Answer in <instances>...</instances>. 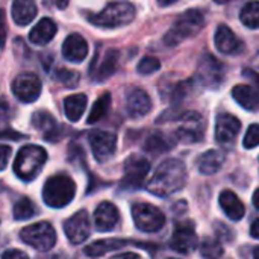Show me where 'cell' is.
Segmentation results:
<instances>
[{
  "mask_svg": "<svg viewBox=\"0 0 259 259\" xmlns=\"http://www.w3.org/2000/svg\"><path fill=\"white\" fill-rule=\"evenodd\" d=\"M187 184V168L178 159L164 161L153 173L147 190L159 197H167L182 190Z\"/></svg>",
  "mask_w": 259,
  "mask_h": 259,
  "instance_id": "cell-1",
  "label": "cell"
},
{
  "mask_svg": "<svg viewBox=\"0 0 259 259\" xmlns=\"http://www.w3.org/2000/svg\"><path fill=\"white\" fill-rule=\"evenodd\" d=\"M74 194H76V184L65 173H59L49 178L42 188L44 203L56 209L67 206L74 199Z\"/></svg>",
  "mask_w": 259,
  "mask_h": 259,
  "instance_id": "cell-2",
  "label": "cell"
},
{
  "mask_svg": "<svg viewBox=\"0 0 259 259\" xmlns=\"http://www.w3.org/2000/svg\"><path fill=\"white\" fill-rule=\"evenodd\" d=\"M135 6L129 2H112L103 11L94 15H88L91 24L103 29H117L127 26L135 18Z\"/></svg>",
  "mask_w": 259,
  "mask_h": 259,
  "instance_id": "cell-3",
  "label": "cell"
},
{
  "mask_svg": "<svg viewBox=\"0 0 259 259\" xmlns=\"http://www.w3.org/2000/svg\"><path fill=\"white\" fill-rule=\"evenodd\" d=\"M203 24H205V17L200 11H197V9L185 11L184 14H181L176 18L171 29L165 33V36H164L165 46L173 47V46H178L182 41L194 36L196 33L200 32Z\"/></svg>",
  "mask_w": 259,
  "mask_h": 259,
  "instance_id": "cell-4",
  "label": "cell"
},
{
  "mask_svg": "<svg viewBox=\"0 0 259 259\" xmlns=\"http://www.w3.org/2000/svg\"><path fill=\"white\" fill-rule=\"evenodd\" d=\"M46 161H47L46 150L39 146L29 144L18 152L14 162V171L21 181L30 182L38 176Z\"/></svg>",
  "mask_w": 259,
  "mask_h": 259,
  "instance_id": "cell-5",
  "label": "cell"
},
{
  "mask_svg": "<svg viewBox=\"0 0 259 259\" xmlns=\"http://www.w3.org/2000/svg\"><path fill=\"white\" fill-rule=\"evenodd\" d=\"M20 238L27 246L39 252H49L56 243V232L49 222H39L24 228L20 232Z\"/></svg>",
  "mask_w": 259,
  "mask_h": 259,
  "instance_id": "cell-6",
  "label": "cell"
},
{
  "mask_svg": "<svg viewBox=\"0 0 259 259\" xmlns=\"http://www.w3.org/2000/svg\"><path fill=\"white\" fill-rule=\"evenodd\" d=\"M132 217L135 222V226L147 234L158 232L164 223L165 217L164 214L150 203H137L132 206Z\"/></svg>",
  "mask_w": 259,
  "mask_h": 259,
  "instance_id": "cell-7",
  "label": "cell"
},
{
  "mask_svg": "<svg viewBox=\"0 0 259 259\" xmlns=\"http://www.w3.org/2000/svg\"><path fill=\"white\" fill-rule=\"evenodd\" d=\"M150 170V164L146 158L140 155H132L124 162V178H123V188L137 190L143 185L147 173Z\"/></svg>",
  "mask_w": 259,
  "mask_h": 259,
  "instance_id": "cell-8",
  "label": "cell"
},
{
  "mask_svg": "<svg viewBox=\"0 0 259 259\" xmlns=\"http://www.w3.org/2000/svg\"><path fill=\"white\" fill-rule=\"evenodd\" d=\"M41 80L33 73H21L12 82V93L23 103L35 102L41 94Z\"/></svg>",
  "mask_w": 259,
  "mask_h": 259,
  "instance_id": "cell-9",
  "label": "cell"
},
{
  "mask_svg": "<svg viewBox=\"0 0 259 259\" xmlns=\"http://www.w3.org/2000/svg\"><path fill=\"white\" fill-rule=\"evenodd\" d=\"M88 141L93 150L94 158L99 162H105L109 158H112V155L115 153L117 149V137L112 132H106V131H91L88 134Z\"/></svg>",
  "mask_w": 259,
  "mask_h": 259,
  "instance_id": "cell-10",
  "label": "cell"
},
{
  "mask_svg": "<svg viewBox=\"0 0 259 259\" xmlns=\"http://www.w3.org/2000/svg\"><path fill=\"white\" fill-rule=\"evenodd\" d=\"M170 246L173 250L179 253H191L197 246V234L193 222H181L175 226L173 237L170 240Z\"/></svg>",
  "mask_w": 259,
  "mask_h": 259,
  "instance_id": "cell-11",
  "label": "cell"
},
{
  "mask_svg": "<svg viewBox=\"0 0 259 259\" xmlns=\"http://www.w3.org/2000/svg\"><path fill=\"white\" fill-rule=\"evenodd\" d=\"M90 215L85 209L77 211L64 223V232L71 244H80L90 237Z\"/></svg>",
  "mask_w": 259,
  "mask_h": 259,
  "instance_id": "cell-12",
  "label": "cell"
},
{
  "mask_svg": "<svg viewBox=\"0 0 259 259\" xmlns=\"http://www.w3.org/2000/svg\"><path fill=\"white\" fill-rule=\"evenodd\" d=\"M214 42H215V47L219 49V52H222L225 55H240L244 50V42L232 32L231 27H228L225 24L217 27Z\"/></svg>",
  "mask_w": 259,
  "mask_h": 259,
  "instance_id": "cell-13",
  "label": "cell"
},
{
  "mask_svg": "<svg viewBox=\"0 0 259 259\" xmlns=\"http://www.w3.org/2000/svg\"><path fill=\"white\" fill-rule=\"evenodd\" d=\"M126 109L134 118L144 117L152 109V100L149 94L141 88H131L126 93Z\"/></svg>",
  "mask_w": 259,
  "mask_h": 259,
  "instance_id": "cell-14",
  "label": "cell"
},
{
  "mask_svg": "<svg viewBox=\"0 0 259 259\" xmlns=\"http://www.w3.org/2000/svg\"><path fill=\"white\" fill-rule=\"evenodd\" d=\"M241 129V121L232 114H220L215 120V138L222 144L232 143Z\"/></svg>",
  "mask_w": 259,
  "mask_h": 259,
  "instance_id": "cell-15",
  "label": "cell"
},
{
  "mask_svg": "<svg viewBox=\"0 0 259 259\" xmlns=\"http://www.w3.org/2000/svg\"><path fill=\"white\" fill-rule=\"evenodd\" d=\"M120 59V52L115 49H109L105 56L102 58L99 65H91L90 68V76L94 82H105L108 80L117 70Z\"/></svg>",
  "mask_w": 259,
  "mask_h": 259,
  "instance_id": "cell-16",
  "label": "cell"
},
{
  "mask_svg": "<svg viewBox=\"0 0 259 259\" xmlns=\"http://www.w3.org/2000/svg\"><path fill=\"white\" fill-rule=\"evenodd\" d=\"M120 222V214L111 202H102L94 212V226L99 232L112 231Z\"/></svg>",
  "mask_w": 259,
  "mask_h": 259,
  "instance_id": "cell-17",
  "label": "cell"
},
{
  "mask_svg": "<svg viewBox=\"0 0 259 259\" xmlns=\"http://www.w3.org/2000/svg\"><path fill=\"white\" fill-rule=\"evenodd\" d=\"M88 55V42L79 33H71L62 44V56L68 62H82Z\"/></svg>",
  "mask_w": 259,
  "mask_h": 259,
  "instance_id": "cell-18",
  "label": "cell"
},
{
  "mask_svg": "<svg viewBox=\"0 0 259 259\" xmlns=\"http://www.w3.org/2000/svg\"><path fill=\"white\" fill-rule=\"evenodd\" d=\"M32 126L41 131L47 141H56L62 137V124L59 126L55 117L47 111H36L32 115Z\"/></svg>",
  "mask_w": 259,
  "mask_h": 259,
  "instance_id": "cell-19",
  "label": "cell"
},
{
  "mask_svg": "<svg viewBox=\"0 0 259 259\" xmlns=\"http://www.w3.org/2000/svg\"><path fill=\"white\" fill-rule=\"evenodd\" d=\"M199 77L208 87L219 85V82L223 77V71H222V64L217 61V58L211 55H205L202 58L199 64Z\"/></svg>",
  "mask_w": 259,
  "mask_h": 259,
  "instance_id": "cell-20",
  "label": "cell"
},
{
  "mask_svg": "<svg viewBox=\"0 0 259 259\" xmlns=\"http://www.w3.org/2000/svg\"><path fill=\"white\" fill-rule=\"evenodd\" d=\"M200 115L196 112H188L184 115V126L179 127L178 137L185 141V143H196L202 140L203 135V127L200 126Z\"/></svg>",
  "mask_w": 259,
  "mask_h": 259,
  "instance_id": "cell-21",
  "label": "cell"
},
{
  "mask_svg": "<svg viewBox=\"0 0 259 259\" xmlns=\"http://www.w3.org/2000/svg\"><path fill=\"white\" fill-rule=\"evenodd\" d=\"M219 202H220L222 209L228 215V219H231L232 222H240L244 217V214H246L244 205L234 191H231V190L222 191Z\"/></svg>",
  "mask_w": 259,
  "mask_h": 259,
  "instance_id": "cell-22",
  "label": "cell"
},
{
  "mask_svg": "<svg viewBox=\"0 0 259 259\" xmlns=\"http://www.w3.org/2000/svg\"><path fill=\"white\" fill-rule=\"evenodd\" d=\"M56 30H58L56 23L52 18H41L30 30L29 39H30V42H33L36 46H46L55 38Z\"/></svg>",
  "mask_w": 259,
  "mask_h": 259,
  "instance_id": "cell-23",
  "label": "cell"
},
{
  "mask_svg": "<svg viewBox=\"0 0 259 259\" xmlns=\"http://www.w3.org/2000/svg\"><path fill=\"white\" fill-rule=\"evenodd\" d=\"M232 96L238 105L247 111L259 109V90L252 85H237L232 90Z\"/></svg>",
  "mask_w": 259,
  "mask_h": 259,
  "instance_id": "cell-24",
  "label": "cell"
},
{
  "mask_svg": "<svg viewBox=\"0 0 259 259\" xmlns=\"http://www.w3.org/2000/svg\"><path fill=\"white\" fill-rule=\"evenodd\" d=\"M35 0H14L12 3V20L18 26H27L36 17Z\"/></svg>",
  "mask_w": 259,
  "mask_h": 259,
  "instance_id": "cell-25",
  "label": "cell"
},
{
  "mask_svg": "<svg viewBox=\"0 0 259 259\" xmlns=\"http://www.w3.org/2000/svg\"><path fill=\"white\" fill-rule=\"evenodd\" d=\"M223 162H225V155L220 150L212 149V150H208V152L200 155L197 167H199V171L202 175L209 176V175L217 173L222 168Z\"/></svg>",
  "mask_w": 259,
  "mask_h": 259,
  "instance_id": "cell-26",
  "label": "cell"
},
{
  "mask_svg": "<svg viewBox=\"0 0 259 259\" xmlns=\"http://www.w3.org/2000/svg\"><path fill=\"white\" fill-rule=\"evenodd\" d=\"M88 99L85 94H73L64 100V111L70 121H79L85 112Z\"/></svg>",
  "mask_w": 259,
  "mask_h": 259,
  "instance_id": "cell-27",
  "label": "cell"
},
{
  "mask_svg": "<svg viewBox=\"0 0 259 259\" xmlns=\"http://www.w3.org/2000/svg\"><path fill=\"white\" fill-rule=\"evenodd\" d=\"M124 244H126V241L115 240V238L100 240V241H96V243L87 246V247H85V255L90 256V258H97V256L105 255V253L109 252V250H117V249H120V247L124 246Z\"/></svg>",
  "mask_w": 259,
  "mask_h": 259,
  "instance_id": "cell-28",
  "label": "cell"
},
{
  "mask_svg": "<svg viewBox=\"0 0 259 259\" xmlns=\"http://www.w3.org/2000/svg\"><path fill=\"white\" fill-rule=\"evenodd\" d=\"M241 23L249 29H259V2H249L240 12Z\"/></svg>",
  "mask_w": 259,
  "mask_h": 259,
  "instance_id": "cell-29",
  "label": "cell"
},
{
  "mask_svg": "<svg viewBox=\"0 0 259 259\" xmlns=\"http://www.w3.org/2000/svg\"><path fill=\"white\" fill-rule=\"evenodd\" d=\"M109 106H111V94H109V93H105L102 97H99V99L96 100V103H94V106H93V109H91V112H90L87 121H88L90 124L97 123L99 120H102V118L106 115Z\"/></svg>",
  "mask_w": 259,
  "mask_h": 259,
  "instance_id": "cell-30",
  "label": "cell"
},
{
  "mask_svg": "<svg viewBox=\"0 0 259 259\" xmlns=\"http://www.w3.org/2000/svg\"><path fill=\"white\" fill-rule=\"evenodd\" d=\"M36 212H38V209H36L35 203L27 197L20 199L14 206V219L15 220H29Z\"/></svg>",
  "mask_w": 259,
  "mask_h": 259,
  "instance_id": "cell-31",
  "label": "cell"
},
{
  "mask_svg": "<svg viewBox=\"0 0 259 259\" xmlns=\"http://www.w3.org/2000/svg\"><path fill=\"white\" fill-rule=\"evenodd\" d=\"M200 255L206 259H217L223 255V247L217 240L205 238L200 243Z\"/></svg>",
  "mask_w": 259,
  "mask_h": 259,
  "instance_id": "cell-32",
  "label": "cell"
},
{
  "mask_svg": "<svg viewBox=\"0 0 259 259\" xmlns=\"http://www.w3.org/2000/svg\"><path fill=\"white\" fill-rule=\"evenodd\" d=\"M173 144L168 141V138L162 134H156V135H152L147 143H146V150L147 152H152V153H161V152H167Z\"/></svg>",
  "mask_w": 259,
  "mask_h": 259,
  "instance_id": "cell-33",
  "label": "cell"
},
{
  "mask_svg": "<svg viewBox=\"0 0 259 259\" xmlns=\"http://www.w3.org/2000/svg\"><path fill=\"white\" fill-rule=\"evenodd\" d=\"M55 79H56L58 82H61V83H62L64 87H67V88H74V87H77L80 76H79V73L74 71V70L58 68V70L55 71Z\"/></svg>",
  "mask_w": 259,
  "mask_h": 259,
  "instance_id": "cell-34",
  "label": "cell"
},
{
  "mask_svg": "<svg viewBox=\"0 0 259 259\" xmlns=\"http://www.w3.org/2000/svg\"><path fill=\"white\" fill-rule=\"evenodd\" d=\"M159 68H161V62H159V59H156L153 56L143 58L140 61L138 67H137V70H138L140 74H152V73L158 71Z\"/></svg>",
  "mask_w": 259,
  "mask_h": 259,
  "instance_id": "cell-35",
  "label": "cell"
},
{
  "mask_svg": "<svg viewBox=\"0 0 259 259\" xmlns=\"http://www.w3.org/2000/svg\"><path fill=\"white\" fill-rule=\"evenodd\" d=\"M243 146L246 149H255L256 146H259V124H252L247 129L246 137L243 140Z\"/></svg>",
  "mask_w": 259,
  "mask_h": 259,
  "instance_id": "cell-36",
  "label": "cell"
},
{
  "mask_svg": "<svg viewBox=\"0 0 259 259\" xmlns=\"http://www.w3.org/2000/svg\"><path fill=\"white\" fill-rule=\"evenodd\" d=\"M6 35H8V27H6V14L3 9H0V49L5 47L6 42Z\"/></svg>",
  "mask_w": 259,
  "mask_h": 259,
  "instance_id": "cell-37",
  "label": "cell"
},
{
  "mask_svg": "<svg viewBox=\"0 0 259 259\" xmlns=\"http://www.w3.org/2000/svg\"><path fill=\"white\" fill-rule=\"evenodd\" d=\"M11 153H12V150L9 146H0V171L6 168L9 158H11Z\"/></svg>",
  "mask_w": 259,
  "mask_h": 259,
  "instance_id": "cell-38",
  "label": "cell"
},
{
  "mask_svg": "<svg viewBox=\"0 0 259 259\" xmlns=\"http://www.w3.org/2000/svg\"><path fill=\"white\" fill-rule=\"evenodd\" d=\"M2 259H29V256H27L24 252H21V250L12 249V250H6V252L2 255Z\"/></svg>",
  "mask_w": 259,
  "mask_h": 259,
  "instance_id": "cell-39",
  "label": "cell"
},
{
  "mask_svg": "<svg viewBox=\"0 0 259 259\" xmlns=\"http://www.w3.org/2000/svg\"><path fill=\"white\" fill-rule=\"evenodd\" d=\"M0 138H8V140H21V138H26V137H23L21 134L14 132V131H5V132H0Z\"/></svg>",
  "mask_w": 259,
  "mask_h": 259,
  "instance_id": "cell-40",
  "label": "cell"
},
{
  "mask_svg": "<svg viewBox=\"0 0 259 259\" xmlns=\"http://www.w3.org/2000/svg\"><path fill=\"white\" fill-rule=\"evenodd\" d=\"M9 117V106L5 100L0 102V120H5Z\"/></svg>",
  "mask_w": 259,
  "mask_h": 259,
  "instance_id": "cell-41",
  "label": "cell"
},
{
  "mask_svg": "<svg viewBox=\"0 0 259 259\" xmlns=\"http://www.w3.org/2000/svg\"><path fill=\"white\" fill-rule=\"evenodd\" d=\"M111 259H141V258H140V255H137V253H132V252H126V253H121V255L112 256Z\"/></svg>",
  "mask_w": 259,
  "mask_h": 259,
  "instance_id": "cell-42",
  "label": "cell"
},
{
  "mask_svg": "<svg viewBox=\"0 0 259 259\" xmlns=\"http://www.w3.org/2000/svg\"><path fill=\"white\" fill-rule=\"evenodd\" d=\"M250 234H252L253 238L259 240V219L253 222V225H252V228H250Z\"/></svg>",
  "mask_w": 259,
  "mask_h": 259,
  "instance_id": "cell-43",
  "label": "cell"
},
{
  "mask_svg": "<svg viewBox=\"0 0 259 259\" xmlns=\"http://www.w3.org/2000/svg\"><path fill=\"white\" fill-rule=\"evenodd\" d=\"M36 259H65V256L59 255V253H49V255H41Z\"/></svg>",
  "mask_w": 259,
  "mask_h": 259,
  "instance_id": "cell-44",
  "label": "cell"
},
{
  "mask_svg": "<svg viewBox=\"0 0 259 259\" xmlns=\"http://www.w3.org/2000/svg\"><path fill=\"white\" fill-rule=\"evenodd\" d=\"M53 2H55V5H56L59 9H65L70 0H53Z\"/></svg>",
  "mask_w": 259,
  "mask_h": 259,
  "instance_id": "cell-45",
  "label": "cell"
},
{
  "mask_svg": "<svg viewBox=\"0 0 259 259\" xmlns=\"http://www.w3.org/2000/svg\"><path fill=\"white\" fill-rule=\"evenodd\" d=\"M253 205L259 209V188L255 191V194H253Z\"/></svg>",
  "mask_w": 259,
  "mask_h": 259,
  "instance_id": "cell-46",
  "label": "cell"
},
{
  "mask_svg": "<svg viewBox=\"0 0 259 259\" xmlns=\"http://www.w3.org/2000/svg\"><path fill=\"white\" fill-rule=\"evenodd\" d=\"M176 0H158V3L161 5V6H168V5H173Z\"/></svg>",
  "mask_w": 259,
  "mask_h": 259,
  "instance_id": "cell-47",
  "label": "cell"
},
{
  "mask_svg": "<svg viewBox=\"0 0 259 259\" xmlns=\"http://www.w3.org/2000/svg\"><path fill=\"white\" fill-rule=\"evenodd\" d=\"M253 256H255V259H259V247L253 250Z\"/></svg>",
  "mask_w": 259,
  "mask_h": 259,
  "instance_id": "cell-48",
  "label": "cell"
},
{
  "mask_svg": "<svg viewBox=\"0 0 259 259\" xmlns=\"http://www.w3.org/2000/svg\"><path fill=\"white\" fill-rule=\"evenodd\" d=\"M214 2H215V3H220V5H222V3H228V2H231V0H214Z\"/></svg>",
  "mask_w": 259,
  "mask_h": 259,
  "instance_id": "cell-49",
  "label": "cell"
},
{
  "mask_svg": "<svg viewBox=\"0 0 259 259\" xmlns=\"http://www.w3.org/2000/svg\"><path fill=\"white\" fill-rule=\"evenodd\" d=\"M76 259H80V258H76Z\"/></svg>",
  "mask_w": 259,
  "mask_h": 259,
  "instance_id": "cell-50",
  "label": "cell"
},
{
  "mask_svg": "<svg viewBox=\"0 0 259 259\" xmlns=\"http://www.w3.org/2000/svg\"><path fill=\"white\" fill-rule=\"evenodd\" d=\"M170 259H173V258H170Z\"/></svg>",
  "mask_w": 259,
  "mask_h": 259,
  "instance_id": "cell-51",
  "label": "cell"
}]
</instances>
